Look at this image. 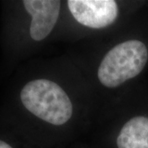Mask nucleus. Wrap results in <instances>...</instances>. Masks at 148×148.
<instances>
[{"instance_id":"obj_5","label":"nucleus","mask_w":148,"mask_h":148,"mask_svg":"<svg viewBox=\"0 0 148 148\" xmlns=\"http://www.w3.org/2000/svg\"><path fill=\"white\" fill-rule=\"evenodd\" d=\"M119 148H148V116L132 117L121 128L118 138Z\"/></svg>"},{"instance_id":"obj_6","label":"nucleus","mask_w":148,"mask_h":148,"mask_svg":"<svg viewBox=\"0 0 148 148\" xmlns=\"http://www.w3.org/2000/svg\"><path fill=\"white\" fill-rule=\"evenodd\" d=\"M0 148H12V147H11L10 145H8L7 143L0 140Z\"/></svg>"},{"instance_id":"obj_3","label":"nucleus","mask_w":148,"mask_h":148,"mask_svg":"<svg viewBox=\"0 0 148 148\" xmlns=\"http://www.w3.org/2000/svg\"><path fill=\"white\" fill-rule=\"evenodd\" d=\"M68 7L79 23L94 29L113 24L119 13L114 0H69Z\"/></svg>"},{"instance_id":"obj_4","label":"nucleus","mask_w":148,"mask_h":148,"mask_svg":"<svg viewBox=\"0 0 148 148\" xmlns=\"http://www.w3.org/2000/svg\"><path fill=\"white\" fill-rule=\"evenodd\" d=\"M58 0H24L23 4L32 16L30 35L34 40L40 41L49 35L55 26L60 12Z\"/></svg>"},{"instance_id":"obj_1","label":"nucleus","mask_w":148,"mask_h":148,"mask_svg":"<svg viewBox=\"0 0 148 148\" xmlns=\"http://www.w3.org/2000/svg\"><path fill=\"white\" fill-rule=\"evenodd\" d=\"M21 101L27 110L53 125H63L73 115L69 95L49 80H34L27 83L21 91Z\"/></svg>"},{"instance_id":"obj_2","label":"nucleus","mask_w":148,"mask_h":148,"mask_svg":"<svg viewBox=\"0 0 148 148\" xmlns=\"http://www.w3.org/2000/svg\"><path fill=\"white\" fill-rule=\"evenodd\" d=\"M147 63V45L140 40H127L106 53L98 69V78L106 87L114 88L138 76Z\"/></svg>"}]
</instances>
